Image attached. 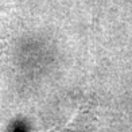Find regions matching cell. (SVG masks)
<instances>
[{"mask_svg":"<svg viewBox=\"0 0 132 132\" xmlns=\"http://www.w3.org/2000/svg\"><path fill=\"white\" fill-rule=\"evenodd\" d=\"M50 132H82L81 129H76L73 127H66L62 129H58V131H50Z\"/></svg>","mask_w":132,"mask_h":132,"instance_id":"cell-1","label":"cell"}]
</instances>
